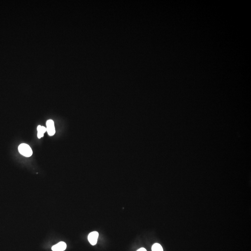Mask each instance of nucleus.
<instances>
[{
    "label": "nucleus",
    "mask_w": 251,
    "mask_h": 251,
    "mask_svg": "<svg viewBox=\"0 0 251 251\" xmlns=\"http://www.w3.org/2000/svg\"><path fill=\"white\" fill-rule=\"evenodd\" d=\"M18 150L22 155L27 157H30L33 154L32 149L27 144H21L18 147Z\"/></svg>",
    "instance_id": "f257e3e1"
},
{
    "label": "nucleus",
    "mask_w": 251,
    "mask_h": 251,
    "mask_svg": "<svg viewBox=\"0 0 251 251\" xmlns=\"http://www.w3.org/2000/svg\"><path fill=\"white\" fill-rule=\"evenodd\" d=\"M46 131L50 136H53L56 133L54 122L53 120H48L46 122Z\"/></svg>",
    "instance_id": "f03ea898"
},
{
    "label": "nucleus",
    "mask_w": 251,
    "mask_h": 251,
    "mask_svg": "<svg viewBox=\"0 0 251 251\" xmlns=\"http://www.w3.org/2000/svg\"><path fill=\"white\" fill-rule=\"evenodd\" d=\"M98 237H99V233L97 232L94 231L90 232L88 236V240L89 243L92 245H95L97 244Z\"/></svg>",
    "instance_id": "7ed1b4c3"
},
{
    "label": "nucleus",
    "mask_w": 251,
    "mask_h": 251,
    "mask_svg": "<svg viewBox=\"0 0 251 251\" xmlns=\"http://www.w3.org/2000/svg\"><path fill=\"white\" fill-rule=\"evenodd\" d=\"M67 248V245L64 242H60L52 247L53 251H64Z\"/></svg>",
    "instance_id": "20e7f679"
},
{
    "label": "nucleus",
    "mask_w": 251,
    "mask_h": 251,
    "mask_svg": "<svg viewBox=\"0 0 251 251\" xmlns=\"http://www.w3.org/2000/svg\"><path fill=\"white\" fill-rule=\"evenodd\" d=\"M37 136L39 139L43 137L44 136V134L46 131V129L43 126L39 125L37 127Z\"/></svg>",
    "instance_id": "39448f33"
},
{
    "label": "nucleus",
    "mask_w": 251,
    "mask_h": 251,
    "mask_svg": "<svg viewBox=\"0 0 251 251\" xmlns=\"http://www.w3.org/2000/svg\"><path fill=\"white\" fill-rule=\"evenodd\" d=\"M152 251H163V249L160 244L155 243L152 247Z\"/></svg>",
    "instance_id": "423d86ee"
},
{
    "label": "nucleus",
    "mask_w": 251,
    "mask_h": 251,
    "mask_svg": "<svg viewBox=\"0 0 251 251\" xmlns=\"http://www.w3.org/2000/svg\"><path fill=\"white\" fill-rule=\"evenodd\" d=\"M137 251H146V249L144 248H139V249L137 250Z\"/></svg>",
    "instance_id": "0eeeda50"
}]
</instances>
